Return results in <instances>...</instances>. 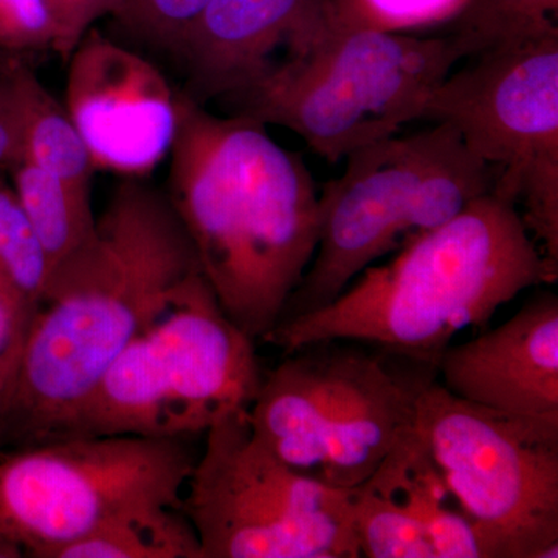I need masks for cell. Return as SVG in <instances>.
<instances>
[{
  "label": "cell",
  "mask_w": 558,
  "mask_h": 558,
  "mask_svg": "<svg viewBox=\"0 0 558 558\" xmlns=\"http://www.w3.org/2000/svg\"><path fill=\"white\" fill-rule=\"evenodd\" d=\"M197 275L167 191L121 180L89 236L50 271L0 416V451L49 438Z\"/></svg>",
  "instance_id": "1"
},
{
  "label": "cell",
  "mask_w": 558,
  "mask_h": 558,
  "mask_svg": "<svg viewBox=\"0 0 558 558\" xmlns=\"http://www.w3.org/2000/svg\"><path fill=\"white\" fill-rule=\"evenodd\" d=\"M165 191L220 306L252 339L264 340L317 250L310 168L260 121L215 116L180 92Z\"/></svg>",
  "instance_id": "2"
},
{
  "label": "cell",
  "mask_w": 558,
  "mask_h": 558,
  "mask_svg": "<svg viewBox=\"0 0 558 558\" xmlns=\"http://www.w3.org/2000/svg\"><path fill=\"white\" fill-rule=\"evenodd\" d=\"M557 278L519 209L490 191L385 266L366 267L328 306L279 322L263 341L286 354L319 341H360L436 369L457 333Z\"/></svg>",
  "instance_id": "3"
},
{
  "label": "cell",
  "mask_w": 558,
  "mask_h": 558,
  "mask_svg": "<svg viewBox=\"0 0 558 558\" xmlns=\"http://www.w3.org/2000/svg\"><path fill=\"white\" fill-rule=\"evenodd\" d=\"M432 124L344 157L343 174L318 194L317 250L279 322L328 306L374 260L490 193V168L453 126Z\"/></svg>",
  "instance_id": "4"
},
{
  "label": "cell",
  "mask_w": 558,
  "mask_h": 558,
  "mask_svg": "<svg viewBox=\"0 0 558 558\" xmlns=\"http://www.w3.org/2000/svg\"><path fill=\"white\" fill-rule=\"evenodd\" d=\"M260 380L255 339L231 322L197 275L46 440L193 439L227 411L248 410Z\"/></svg>",
  "instance_id": "5"
},
{
  "label": "cell",
  "mask_w": 558,
  "mask_h": 558,
  "mask_svg": "<svg viewBox=\"0 0 558 558\" xmlns=\"http://www.w3.org/2000/svg\"><path fill=\"white\" fill-rule=\"evenodd\" d=\"M459 62L446 35L332 28L323 22L299 53L233 100L236 116L278 124L337 163L422 120Z\"/></svg>",
  "instance_id": "6"
},
{
  "label": "cell",
  "mask_w": 558,
  "mask_h": 558,
  "mask_svg": "<svg viewBox=\"0 0 558 558\" xmlns=\"http://www.w3.org/2000/svg\"><path fill=\"white\" fill-rule=\"evenodd\" d=\"M427 380H405L379 355L319 341L263 374L253 432L282 462L328 486L357 487L413 424Z\"/></svg>",
  "instance_id": "7"
},
{
  "label": "cell",
  "mask_w": 558,
  "mask_h": 558,
  "mask_svg": "<svg viewBox=\"0 0 558 558\" xmlns=\"http://www.w3.org/2000/svg\"><path fill=\"white\" fill-rule=\"evenodd\" d=\"M413 428L484 558L558 557V418L486 409L427 380Z\"/></svg>",
  "instance_id": "8"
},
{
  "label": "cell",
  "mask_w": 558,
  "mask_h": 558,
  "mask_svg": "<svg viewBox=\"0 0 558 558\" xmlns=\"http://www.w3.org/2000/svg\"><path fill=\"white\" fill-rule=\"evenodd\" d=\"M182 509L202 558H359L351 488L289 468L255 435L247 409L205 432Z\"/></svg>",
  "instance_id": "9"
},
{
  "label": "cell",
  "mask_w": 558,
  "mask_h": 558,
  "mask_svg": "<svg viewBox=\"0 0 558 558\" xmlns=\"http://www.w3.org/2000/svg\"><path fill=\"white\" fill-rule=\"evenodd\" d=\"M191 438L69 436L0 451V532L25 557L53 558L121 513L180 506Z\"/></svg>",
  "instance_id": "10"
},
{
  "label": "cell",
  "mask_w": 558,
  "mask_h": 558,
  "mask_svg": "<svg viewBox=\"0 0 558 558\" xmlns=\"http://www.w3.org/2000/svg\"><path fill=\"white\" fill-rule=\"evenodd\" d=\"M422 120L459 132L558 271V31L451 70Z\"/></svg>",
  "instance_id": "11"
},
{
  "label": "cell",
  "mask_w": 558,
  "mask_h": 558,
  "mask_svg": "<svg viewBox=\"0 0 558 558\" xmlns=\"http://www.w3.org/2000/svg\"><path fill=\"white\" fill-rule=\"evenodd\" d=\"M65 64L64 106L95 171L145 179L170 157L179 94L153 62L90 28Z\"/></svg>",
  "instance_id": "12"
},
{
  "label": "cell",
  "mask_w": 558,
  "mask_h": 558,
  "mask_svg": "<svg viewBox=\"0 0 558 558\" xmlns=\"http://www.w3.org/2000/svg\"><path fill=\"white\" fill-rule=\"evenodd\" d=\"M325 0H208L175 53L204 105L233 100L299 53L322 25Z\"/></svg>",
  "instance_id": "13"
},
{
  "label": "cell",
  "mask_w": 558,
  "mask_h": 558,
  "mask_svg": "<svg viewBox=\"0 0 558 558\" xmlns=\"http://www.w3.org/2000/svg\"><path fill=\"white\" fill-rule=\"evenodd\" d=\"M442 387L486 409L558 418V299L529 301L505 325L440 355Z\"/></svg>",
  "instance_id": "14"
},
{
  "label": "cell",
  "mask_w": 558,
  "mask_h": 558,
  "mask_svg": "<svg viewBox=\"0 0 558 558\" xmlns=\"http://www.w3.org/2000/svg\"><path fill=\"white\" fill-rule=\"evenodd\" d=\"M368 480L398 499L421 524L436 558H484L472 524L459 508L413 424L399 436Z\"/></svg>",
  "instance_id": "15"
},
{
  "label": "cell",
  "mask_w": 558,
  "mask_h": 558,
  "mask_svg": "<svg viewBox=\"0 0 558 558\" xmlns=\"http://www.w3.org/2000/svg\"><path fill=\"white\" fill-rule=\"evenodd\" d=\"M20 120L21 160L90 194L95 168L78 130L36 73L20 61L3 69Z\"/></svg>",
  "instance_id": "16"
},
{
  "label": "cell",
  "mask_w": 558,
  "mask_h": 558,
  "mask_svg": "<svg viewBox=\"0 0 558 558\" xmlns=\"http://www.w3.org/2000/svg\"><path fill=\"white\" fill-rule=\"evenodd\" d=\"M53 558H202V549L180 506H149L121 513Z\"/></svg>",
  "instance_id": "17"
},
{
  "label": "cell",
  "mask_w": 558,
  "mask_h": 558,
  "mask_svg": "<svg viewBox=\"0 0 558 558\" xmlns=\"http://www.w3.org/2000/svg\"><path fill=\"white\" fill-rule=\"evenodd\" d=\"M13 190L46 250L50 271L89 236L95 219L90 194L21 160L10 168Z\"/></svg>",
  "instance_id": "18"
},
{
  "label": "cell",
  "mask_w": 558,
  "mask_h": 558,
  "mask_svg": "<svg viewBox=\"0 0 558 558\" xmlns=\"http://www.w3.org/2000/svg\"><path fill=\"white\" fill-rule=\"evenodd\" d=\"M558 0H464L444 24L459 61L557 32Z\"/></svg>",
  "instance_id": "19"
},
{
  "label": "cell",
  "mask_w": 558,
  "mask_h": 558,
  "mask_svg": "<svg viewBox=\"0 0 558 558\" xmlns=\"http://www.w3.org/2000/svg\"><path fill=\"white\" fill-rule=\"evenodd\" d=\"M351 499L360 557L436 558L424 529L387 490L366 480Z\"/></svg>",
  "instance_id": "20"
},
{
  "label": "cell",
  "mask_w": 558,
  "mask_h": 558,
  "mask_svg": "<svg viewBox=\"0 0 558 558\" xmlns=\"http://www.w3.org/2000/svg\"><path fill=\"white\" fill-rule=\"evenodd\" d=\"M46 250L13 186L0 179V288L38 307L49 281Z\"/></svg>",
  "instance_id": "21"
},
{
  "label": "cell",
  "mask_w": 558,
  "mask_h": 558,
  "mask_svg": "<svg viewBox=\"0 0 558 558\" xmlns=\"http://www.w3.org/2000/svg\"><path fill=\"white\" fill-rule=\"evenodd\" d=\"M464 0H325L323 22L332 28L407 33L447 24Z\"/></svg>",
  "instance_id": "22"
},
{
  "label": "cell",
  "mask_w": 558,
  "mask_h": 558,
  "mask_svg": "<svg viewBox=\"0 0 558 558\" xmlns=\"http://www.w3.org/2000/svg\"><path fill=\"white\" fill-rule=\"evenodd\" d=\"M208 0H126L121 21L137 35L172 51Z\"/></svg>",
  "instance_id": "23"
},
{
  "label": "cell",
  "mask_w": 558,
  "mask_h": 558,
  "mask_svg": "<svg viewBox=\"0 0 558 558\" xmlns=\"http://www.w3.org/2000/svg\"><path fill=\"white\" fill-rule=\"evenodd\" d=\"M53 21L44 0H0V53L53 51Z\"/></svg>",
  "instance_id": "24"
},
{
  "label": "cell",
  "mask_w": 558,
  "mask_h": 558,
  "mask_svg": "<svg viewBox=\"0 0 558 558\" xmlns=\"http://www.w3.org/2000/svg\"><path fill=\"white\" fill-rule=\"evenodd\" d=\"M35 307L0 288V416L9 405L20 374Z\"/></svg>",
  "instance_id": "25"
},
{
  "label": "cell",
  "mask_w": 558,
  "mask_h": 558,
  "mask_svg": "<svg viewBox=\"0 0 558 558\" xmlns=\"http://www.w3.org/2000/svg\"><path fill=\"white\" fill-rule=\"evenodd\" d=\"M53 21V51L68 62L72 51L81 43L92 25L105 16L121 20L126 9V0H44Z\"/></svg>",
  "instance_id": "26"
},
{
  "label": "cell",
  "mask_w": 558,
  "mask_h": 558,
  "mask_svg": "<svg viewBox=\"0 0 558 558\" xmlns=\"http://www.w3.org/2000/svg\"><path fill=\"white\" fill-rule=\"evenodd\" d=\"M21 159L20 120L5 75L0 72V170Z\"/></svg>",
  "instance_id": "27"
},
{
  "label": "cell",
  "mask_w": 558,
  "mask_h": 558,
  "mask_svg": "<svg viewBox=\"0 0 558 558\" xmlns=\"http://www.w3.org/2000/svg\"><path fill=\"white\" fill-rule=\"evenodd\" d=\"M25 557L24 550L20 545L11 542L9 537L0 532V558H22Z\"/></svg>",
  "instance_id": "28"
}]
</instances>
